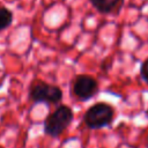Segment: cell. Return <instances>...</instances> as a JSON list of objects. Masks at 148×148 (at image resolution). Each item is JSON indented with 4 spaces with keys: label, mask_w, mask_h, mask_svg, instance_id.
Wrapping results in <instances>:
<instances>
[{
    "label": "cell",
    "mask_w": 148,
    "mask_h": 148,
    "mask_svg": "<svg viewBox=\"0 0 148 148\" xmlns=\"http://www.w3.org/2000/svg\"><path fill=\"white\" fill-rule=\"evenodd\" d=\"M74 117L72 108L60 104L51 112L44 120V133L51 138L60 136L64 131L69 126Z\"/></svg>",
    "instance_id": "obj_1"
},
{
    "label": "cell",
    "mask_w": 148,
    "mask_h": 148,
    "mask_svg": "<svg viewBox=\"0 0 148 148\" xmlns=\"http://www.w3.org/2000/svg\"><path fill=\"white\" fill-rule=\"evenodd\" d=\"M114 117V109L105 103L98 102L92 104L83 114V123L90 130H99L109 126Z\"/></svg>",
    "instance_id": "obj_2"
},
{
    "label": "cell",
    "mask_w": 148,
    "mask_h": 148,
    "mask_svg": "<svg viewBox=\"0 0 148 148\" xmlns=\"http://www.w3.org/2000/svg\"><path fill=\"white\" fill-rule=\"evenodd\" d=\"M28 97L35 104L44 103L49 105H57L62 99V90L56 84L38 81L29 88Z\"/></svg>",
    "instance_id": "obj_3"
},
{
    "label": "cell",
    "mask_w": 148,
    "mask_h": 148,
    "mask_svg": "<svg viewBox=\"0 0 148 148\" xmlns=\"http://www.w3.org/2000/svg\"><path fill=\"white\" fill-rule=\"evenodd\" d=\"M98 91V83L96 79L87 74H80L73 82V92L79 101H88L92 98Z\"/></svg>",
    "instance_id": "obj_4"
},
{
    "label": "cell",
    "mask_w": 148,
    "mask_h": 148,
    "mask_svg": "<svg viewBox=\"0 0 148 148\" xmlns=\"http://www.w3.org/2000/svg\"><path fill=\"white\" fill-rule=\"evenodd\" d=\"M89 2L101 14H117L124 5V0H89Z\"/></svg>",
    "instance_id": "obj_5"
},
{
    "label": "cell",
    "mask_w": 148,
    "mask_h": 148,
    "mask_svg": "<svg viewBox=\"0 0 148 148\" xmlns=\"http://www.w3.org/2000/svg\"><path fill=\"white\" fill-rule=\"evenodd\" d=\"M13 18H14L13 12L7 7L0 6V31L7 29L12 24Z\"/></svg>",
    "instance_id": "obj_6"
},
{
    "label": "cell",
    "mask_w": 148,
    "mask_h": 148,
    "mask_svg": "<svg viewBox=\"0 0 148 148\" xmlns=\"http://www.w3.org/2000/svg\"><path fill=\"white\" fill-rule=\"evenodd\" d=\"M140 75L142 80L148 84V58H146V60H143L140 66Z\"/></svg>",
    "instance_id": "obj_7"
},
{
    "label": "cell",
    "mask_w": 148,
    "mask_h": 148,
    "mask_svg": "<svg viewBox=\"0 0 148 148\" xmlns=\"http://www.w3.org/2000/svg\"><path fill=\"white\" fill-rule=\"evenodd\" d=\"M146 117H147V118H148V109H147V110H146Z\"/></svg>",
    "instance_id": "obj_8"
}]
</instances>
